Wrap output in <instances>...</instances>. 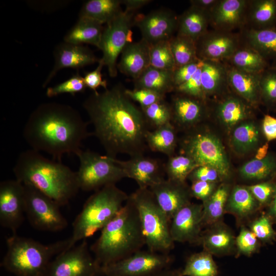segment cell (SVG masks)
<instances>
[{
	"label": "cell",
	"instance_id": "53",
	"mask_svg": "<svg viewBox=\"0 0 276 276\" xmlns=\"http://www.w3.org/2000/svg\"><path fill=\"white\" fill-rule=\"evenodd\" d=\"M190 192L192 197H194L202 201L208 200L218 187L217 182L195 181L192 182Z\"/></svg>",
	"mask_w": 276,
	"mask_h": 276
},
{
	"label": "cell",
	"instance_id": "6",
	"mask_svg": "<svg viewBox=\"0 0 276 276\" xmlns=\"http://www.w3.org/2000/svg\"><path fill=\"white\" fill-rule=\"evenodd\" d=\"M128 197L116 184L108 185L95 191L75 219L72 235L68 239V244L64 250L101 230L123 206Z\"/></svg>",
	"mask_w": 276,
	"mask_h": 276
},
{
	"label": "cell",
	"instance_id": "4",
	"mask_svg": "<svg viewBox=\"0 0 276 276\" xmlns=\"http://www.w3.org/2000/svg\"><path fill=\"white\" fill-rule=\"evenodd\" d=\"M101 231L90 250L101 267L126 258L146 245L139 215L129 196Z\"/></svg>",
	"mask_w": 276,
	"mask_h": 276
},
{
	"label": "cell",
	"instance_id": "15",
	"mask_svg": "<svg viewBox=\"0 0 276 276\" xmlns=\"http://www.w3.org/2000/svg\"><path fill=\"white\" fill-rule=\"evenodd\" d=\"M241 44L239 33L208 30L196 41L197 56L201 60L224 61L228 59Z\"/></svg>",
	"mask_w": 276,
	"mask_h": 276
},
{
	"label": "cell",
	"instance_id": "26",
	"mask_svg": "<svg viewBox=\"0 0 276 276\" xmlns=\"http://www.w3.org/2000/svg\"><path fill=\"white\" fill-rule=\"evenodd\" d=\"M251 106L236 94L226 95L216 104L215 112L220 122L230 129L248 119Z\"/></svg>",
	"mask_w": 276,
	"mask_h": 276
},
{
	"label": "cell",
	"instance_id": "37",
	"mask_svg": "<svg viewBox=\"0 0 276 276\" xmlns=\"http://www.w3.org/2000/svg\"><path fill=\"white\" fill-rule=\"evenodd\" d=\"M176 129L171 123L148 130L146 135L147 146L151 151L162 153L168 157L173 155L177 143Z\"/></svg>",
	"mask_w": 276,
	"mask_h": 276
},
{
	"label": "cell",
	"instance_id": "18",
	"mask_svg": "<svg viewBox=\"0 0 276 276\" xmlns=\"http://www.w3.org/2000/svg\"><path fill=\"white\" fill-rule=\"evenodd\" d=\"M149 189L170 221L180 209L191 202L190 188L186 182L167 178Z\"/></svg>",
	"mask_w": 276,
	"mask_h": 276
},
{
	"label": "cell",
	"instance_id": "62",
	"mask_svg": "<svg viewBox=\"0 0 276 276\" xmlns=\"http://www.w3.org/2000/svg\"><path fill=\"white\" fill-rule=\"evenodd\" d=\"M272 66H274L276 67V61L272 63V64L271 65Z\"/></svg>",
	"mask_w": 276,
	"mask_h": 276
},
{
	"label": "cell",
	"instance_id": "41",
	"mask_svg": "<svg viewBox=\"0 0 276 276\" xmlns=\"http://www.w3.org/2000/svg\"><path fill=\"white\" fill-rule=\"evenodd\" d=\"M169 43L176 67L199 59L196 41L193 39L177 34L169 40Z\"/></svg>",
	"mask_w": 276,
	"mask_h": 276
},
{
	"label": "cell",
	"instance_id": "49",
	"mask_svg": "<svg viewBox=\"0 0 276 276\" xmlns=\"http://www.w3.org/2000/svg\"><path fill=\"white\" fill-rule=\"evenodd\" d=\"M125 93L133 101L140 105L141 107L148 106L158 101L165 99L166 96L145 88L126 89Z\"/></svg>",
	"mask_w": 276,
	"mask_h": 276
},
{
	"label": "cell",
	"instance_id": "1",
	"mask_svg": "<svg viewBox=\"0 0 276 276\" xmlns=\"http://www.w3.org/2000/svg\"><path fill=\"white\" fill-rule=\"evenodd\" d=\"M83 106L93 125V135L107 155L116 158L120 154L130 157L144 155L149 125L141 107L127 96L121 84L94 92Z\"/></svg>",
	"mask_w": 276,
	"mask_h": 276
},
{
	"label": "cell",
	"instance_id": "3",
	"mask_svg": "<svg viewBox=\"0 0 276 276\" xmlns=\"http://www.w3.org/2000/svg\"><path fill=\"white\" fill-rule=\"evenodd\" d=\"M13 171L16 179L36 188L61 206L80 190L76 172L32 149L19 154Z\"/></svg>",
	"mask_w": 276,
	"mask_h": 276
},
{
	"label": "cell",
	"instance_id": "38",
	"mask_svg": "<svg viewBox=\"0 0 276 276\" xmlns=\"http://www.w3.org/2000/svg\"><path fill=\"white\" fill-rule=\"evenodd\" d=\"M229 193V186L225 183L221 184L218 186L211 196L202 202L203 227H208L222 221Z\"/></svg>",
	"mask_w": 276,
	"mask_h": 276
},
{
	"label": "cell",
	"instance_id": "33",
	"mask_svg": "<svg viewBox=\"0 0 276 276\" xmlns=\"http://www.w3.org/2000/svg\"><path fill=\"white\" fill-rule=\"evenodd\" d=\"M104 29L103 25L85 17H79L75 25L66 34L64 42L83 45L89 44L99 48Z\"/></svg>",
	"mask_w": 276,
	"mask_h": 276
},
{
	"label": "cell",
	"instance_id": "2",
	"mask_svg": "<svg viewBox=\"0 0 276 276\" xmlns=\"http://www.w3.org/2000/svg\"><path fill=\"white\" fill-rule=\"evenodd\" d=\"M93 135L87 123L72 106L56 102L39 105L30 114L23 136L32 149L47 153L61 162L66 154L77 155L82 142Z\"/></svg>",
	"mask_w": 276,
	"mask_h": 276
},
{
	"label": "cell",
	"instance_id": "54",
	"mask_svg": "<svg viewBox=\"0 0 276 276\" xmlns=\"http://www.w3.org/2000/svg\"><path fill=\"white\" fill-rule=\"evenodd\" d=\"M104 66L103 62L99 59L97 67L93 71L86 73L84 78V81L86 87L97 92V89L102 87L105 89H107V83L105 80L102 78L101 71Z\"/></svg>",
	"mask_w": 276,
	"mask_h": 276
},
{
	"label": "cell",
	"instance_id": "10",
	"mask_svg": "<svg viewBox=\"0 0 276 276\" xmlns=\"http://www.w3.org/2000/svg\"><path fill=\"white\" fill-rule=\"evenodd\" d=\"M135 15V12L125 10L104 27L99 48L102 52L100 60L112 78L118 74V57L125 47L132 42L131 28Z\"/></svg>",
	"mask_w": 276,
	"mask_h": 276
},
{
	"label": "cell",
	"instance_id": "48",
	"mask_svg": "<svg viewBox=\"0 0 276 276\" xmlns=\"http://www.w3.org/2000/svg\"><path fill=\"white\" fill-rule=\"evenodd\" d=\"M272 222L267 214H262L249 223L248 228L260 242L269 243L276 239Z\"/></svg>",
	"mask_w": 276,
	"mask_h": 276
},
{
	"label": "cell",
	"instance_id": "30",
	"mask_svg": "<svg viewBox=\"0 0 276 276\" xmlns=\"http://www.w3.org/2000/svg\"><path fill=\"white\" fill-rule=\"evenodd\" d=\"M244 28L256 30L276 28V0H249Z\"/></svg>",
	"mask_w": 276,
	"mask_h": 276
},
{
	"label": "cell",
	"instance_id": "56",
	"mask_svg": "<svg viewBox=\"0 0 276 276\" xmlns=\"http://www.w3.org/2000/svg\"><path fill=\"white\" fill-rule=\"evenodd\" d=\"M262 131L267 141L276 139V118L269 114L264 116L262 123Z\"/></svg>",
	"mask_w": 276,
	"mask_h": 276
},
{
	"label": "cell",
	"instance_id": "14",
	"mask_svg": "<svg viewBox=\"0 0 276 276\" xmlns=\"http://www.w3.org/2000/svg\"><path fill=\"white\" fill-rule=\"evenodd\" d=\"M25 190L22 183L15 179L0 183V224L16 234L24 220Z\"/></svg>",
	"mask_w": 276,
	"mask_h": 276
},
{
	"label": "cell",
	"instance_id": "19",
	"mask_svg": "<svg viewBox=\"0 0 276 276\" xmlns=\"http://www.w3.org/2000/svg\"><path fill=\"white\" fill-rule=\"evenodd\" d=\"M249 0H219L210 12V26L213 29L233 32L246 24Z\"/></svg>",
	"mask_w": 276,
	"mask_h": 276
},
{
	"label": "cell",
	"instance_id": "50",
	"mask_svg": "<svg viewBox=\"0 0 276 276\" xmlns=\"http://www.w3.org/2000/svg\"><path fill=\"white\" fill-rule=\"evenodd\" d=\"M261 206L269 205L276 195V183L266 181L247 186Z\"/></svg>",
	"mask_w": 276,
	"mask_h": 276
},
{
	"label": "cell",
	"instance_id": "11",
	"mask_svg": "<svg viewBox=\"0 0 276 276\" xmlns=\"http://www.w3.org/2000/svg\"><path fill=\"white\" fill-rule=\"evenodd\" d=\"M24 185L25 215L30 224L42 231L55 232L64 229L68 222L61 213V206L36 188Z\"/></svg>",
	"mask_w": 276,
	"mask_h": 276
},
{
	"label": "cell",
	"instance_id": "32",
	"mask_svg": "<svg viewBox=\"0 0 276 276\" xmlns=\"http://www.w3.org/2000/svg\"><path fill=\"white\" fill-rule=\"evenodd\" d=\"M133 81L134 88L148 89L166 96L175 89L173 71L152 66H149Z\"/></svg>",
	"mask_w": 276,
	"mask_h": 276
},
{
	"label": "cell",
	"instance_id": "46",
	"mask_svg": "<svg viewBox=\"0 0 276 276\" xmlns=\"http://www.w3.org/2000/svg\"><path fill=\"white\" fill-rule=\"evenodd\" d=\"M86 88L83 77L77 73L64 82L48 88L46 95L49 98L63 94L74 96L83 93Z\"/></svg>",
	"mask_w": 276,
	"mask_h": 276
},
{
	"label": "cell",
	"instance_id": "12",
	"mask_svg": "<svg viewBox=\"0 0 276 276\" xmlns=\"http://www.w3.org/2000/svg\"><path fill=\"white\" fill-rule=\"evenodd\" d=\"M169 254L140 250L131 256L101 267L104 276H146L170 267Z\"/></svg>",
	"mask_w": 276,
	"mask_h": 276
},
{
	"label": "cell",
	"instance_id": "24",
	"mask_svg": "<svg viewBox=\"0 0 276 276\" xmlns=\"http://www.w3.org/2000/svg\"><path fill=\"white\" fill-rule=\"evenodd\" d=\"M235 241L232 230L221 221L202 232L199 244L212 255L224 256L236 253Z\"/></svg>",
	"mask_w": 276,
	"mask_h": 276
},
{
	"label": "cell",
	"instance_id": "43",
	"mask_svg": "<svg viewBox=\"0 0 276 276\" xmlns=\"http://www.w3.org/2000/svg\"><path fill=\"white\" fill-rule=\"evenodd\" d=\"M141 108L149 126L153 129L172 122L171 105L165 99Z\"/></svg>",
	"mask_w": 276,
	"mask_h": 276
},
{
	"label": "cell",
	"instance_id": "39",
	"mask_svg": "<svg viewBox=\"0 0 276 276\" xmlns=\"http://www.w3.org/2000/svg\"><path fill=\"white\" fill-rule=\"evenodd\" d=\"M218 269L210 252L203 250L191 255L181 269V276H217Z\"/></svg>",
	"mask_w": 276,
	"mask_h": 276
},
{
	"label": "cell",
	"instance_id": "42",
	"mask_svg": "<svg viewBox=\"0 0 276 276\" xmlns=\"http://www.w3.org/2000/svg\"><path fill=\"white\" fill-rule=\"evenodd\" d=\"M198 166L190 157L182 154L169 157L164 170L168 179L186 182L190 173Z\"/></svg>",
	"mask_w": 276,
	"mask_h": 276
},
{
	"label": "cell",
	"instance_id": "5",
	"mask_svg": "<svg viewBox=\"0 0 276 276\" xmlns=\"http://www.w3.org/2000/svg\"><path fill=\"white\" fill-rule=\"evenodd\" d=\"M1 265L17 276H47L53 257L65 250L68 239L44 244L17 234L7 239Z\"/></svg>",
	"mask_w": 276,
	"mask_h": 276
},
{
	"label": "cell",
	"instance_id": "16",
	"mask_svg": "<svg viewBox=\"0 0 276 276\" xmlns=\"http://www.w3.org/2000/svg\"><path fill=\"white\" fill-rule=\"evenodd\" d=\"M178 17L170 10L160 9L147 14H137L134 26L139 29L142 38L153 44L170 40L177 31Z\"/></svg>",
	"mask_w": 276,
	"mask_h": 276
},
{
	"label": "cell",
	"instance_id": "22",
	"mask_svg": "<svg viewBox=\"0 0 276 276\" xmlns=\"http://www.w3.org/2000/svg\"><path fill=\"white\" fill-rule=\"evenodd\" d=\"M127 178L134 180L139 188H150L164 179L158 160L140 155L127 160L117 159Z\"/></svg>",
	"mask_w": 276,
	"mask_h": 276
},
{
	"label": "cell",
	"instance_id": "44",
	"mask_svg": "<svg viewBox=\"0 0 276 276\" xmlns=\"http://www.w3.org/2000/svg\"><path fill=\"white\" fill-rule=\"evenodd\" d=\"M150 44V66L163 70L174 71L176 66L169 40Z\"/></svg>",
	"mask_w": 276,
	"mask_h": 276
},
{
	"label": "cell",
	"instance_id": "29",
	"mask_svg": "<svg viewBox=\"0 0 276 276\" xmlns=\"http://www.w3.org/2000/svg\"><path fill=\"white\" fill-rule=\"evenodd\" d=\"M261 207L247 186L238 185L230 192L225 212L241 222L248 219Z\"/></svg>",
	"mask_w": 276,
	"mask_h": 276
},
{
	"label": "cell",
	"instance_id": "40",
	"mask_svg": "<svg viewBox=\"0 0 276 276\" xmlns=\"http://www.w3.org/2000/svg\"><path fill=\"white\" fill-rule=\"evenodd\" d=\"M239 172L246 180L267 179L276 173V158L269 154L262 159H252L242 165Z\"/></svg>",
	"mask_w": 276,
	"mask_h": 276
},
{
	"label": "cell",
	"instance_id": "17",
	"mask_svg": "<svg viewBox=\"0 0 276 276\" xmlns=\"http://www.w3.org/2000/svg\"><path fill=\"white\" fill-rule=\"evenodd\" d=\"M202 204L190 202L180 209L170 221L173 241L199 244L202 232Z\"/></svg>",
	"mask_w": 276,
	"mask_h": 276
},
{
	"label": "cell",
	"instance_id": "45",
	"mask_svg": "<svg viewBox=\"0 0 276 276\" xmlns=\"http://www.w3.org/2000/svg\"><path fill=\"white\" fill-rule=\"evenodd\" d=\"M260 86L261 102L269 107L276 105V67L270 65L261 73Z\"/></svg>",
	"mask_w": 276,
	"mask_h": 276
},
{
	"label": "cell",
	"instance_id": "47",
	"mask_svg": "<svg viewBox=\"0 0 276 276\" xmlns=\"http://www.w3.org/2000/svg\"><path fill=\"white\" fill-rule=\"evenodd\" d=\"M236 255L250 257L258 252L260 246V241L256 235L244 226H242L240 231L236 237Z\"/></svg>",
	"mask_w": 276,
	"mask_h": 276
},
{
	"label": "cell",
	"instance_id": "51",
	"mask_svg": "<svg viewBox=\"0 0 276 276\" xmlns=\"http://www.w3.org/2000/svg\"><path fill=\"white\" fill-rule=\"evenodd\" d=\"M202 66L197 70L196 72L188 81L176 87L175 91L193 97L206 100V99L203 91L201 81Z\"/></svg>",
	"mask_w": 276,
	"mask_h": 276
},
{
	"label": "cell",
	"instance_id": "34",
	"mask_svg": "<svg viewBox=\"0 0 276 276\" xmlns=\"http://www.w3.org/2000/svg\"><path fill=\"white\" fill-rule=\"evenodd\" d=\"M224 61L230 66L251 73H261L270 66L269 62L257 51L242 43Z\"/></svg>",
	"mask_w": 276,
	"mask_h": 276
},
{
	"label": "cell",
	"instance_id": "20",
	"mask_svg": "<svg viewBox=\"0 0 276 276\" xmlns=\"http://www.w3.org/2000/svg\"><path fill=\"white\" fill-rule=\"evenodd\" d=\"M54 57V65L43 84V87H45L56 73L61 69H80L98 62L100 59L96 57L89 48L83 45L66 42L60 43L56 47Z\"/></svg>",
	"mask_w": 276,
	"mask_h": 276
},
{
	"label": "cell",
	"instance_id": "7",
	"mask_svg": "<svg viewBox=\"0 0 276 276\" xmlns=\"http://www.w3.org/2000/svg\"><path fill=\"white\" fill-rule=\"evenodd\" d=\"M138 212L148 249L169 254L174 248L170 221L149 188H138L129 195Z\"/></svg>",
	"mask_w": 276,
	"mask_h": 276
},
{
	"label": "cell",
	"instance_id": "9",
	"mask_svg": "<svg viewBox=\"0 0 276 276\" xmlns=\"http://www.w3.org/2000/svg\"><path fill=\"white\" fill-rule=\"evenodd\" d=\"M197 129L190 132L182 141V154L199 166L215 169L222 180L227 178L230 174V164L222 142L211 133Z\"/></svg>",
	"mask_w": 276,
	"mask_h": 276
},
{
	"label": "cell",
	"instance_id": "28",
	"mask_svg": "<svg viewBox=\"0 0 276 276\" xmlns=\"http://www.w3.org/2000/svg\"><path fill=\"white\" fill-rule=\"evenodd\" d=\"M239 33L242 44L255 50L268 62L276 61V28L261 30L244 28Z\"/></svg>",
	"mask_w": 276,
	"mask_h": 276
},
{
	"label": "cell",
	"instance_id": "21",
	"mask_svg": "<svg viewBox=\"0 0 276 276\" xmlns=\"http://www.w3.org/2000/svg\"><path fill=\"white\" fill-rule=\"evenodd\" d=\"M170 104L172 124L182 128H193L204 118L206 108L204 100L177 92Z\"/></svg>",
	"mask_w": 276,
	"mask_h": 276
},
{
	"label": "cell",
	"instance_id": "59",
	"mask_svg": "<svg viewBox=\"0 0 276 276\" xmlns=\"http://www.w3.org/2000/svg\"><path fill=\"white\" fill-rule=\"evenodd\" d=\"M181 269H171L170 267L159 272L146 276H181Z\"/></svg>",
	"mask_w": 276,
	"mask_h": 276
},
{
	"label": "cell",
	"instance_id": "8",
	"mask_svg": "<svg viewBox=\"0 0 276 276\" xmlns=\"http://www.w3.org/2000/svg\"><path fill=\"white\" fill-rule=\"evenodd\" d=\"M76 155L79 160L77 179L79 189L83 191H96L127 178L117 158L102 155L88 149L81 150Z\"/></svg>",
	"mask_w": 276,
	"mask_h": 276
},
{
	"label": "cell",
	"instance_id": "23",
	"mask_svg": "<svg viewBox=\"0 0 276 276\" xmlns=\"http://www.w3.org/2000/svg\"><path fill=\"white\" fill-rule=\"evenodd\" d=\"M150 45L143 38L128 43L121 54L118 70L133 80L137 78L150 66Z\"/></svg>",
	"mask_w": 276,
	"mask_h": 276
},
{
	"label": "cell",
	"instance_id": "35",
	"mask_svg": "<svg viewBox=\"0 0 276 276\" xmlns=\"http://www.w3.org/2000/svg\"><path fill=\"white\" fill-rule=\"evenodd\" d=\"M121 4V0H89L82 6L79 17L106 24L123 11Z\"/></svg>",
	"mask_w": 276,
	"mask_h": 276
},
{
	"label": "cell",
	"instance_id": "36",
	"mask_svg": "<svg viewBox=\"0 0 276 276\" xmlns=\"http://www.w3.org/2000/svg\"><path fill=\"white\" fill-rule=\"evenodd\" d=\"M260 141L259 129L255 122L245 120L236 126L232 132L231 143L238 154L247 153L256 148Z\"/></svg>",
	"mask_w": 276,
	"mask_h": 276
},
{
	"label": "cell",
	"instance_id": "55",
	"mask_svg": "<svg viewBox=\"0 0 276 276\" xmlns=\"http://www.w3.org/2000/svg\"><path fill=\"white\" fill-rule=\"evenodd\" d=\"M188 178L192 182L204 181L217 183L219 181L222 180L219 173L215 169L205 166L196 167Z\"/></svg>",
	"mask_w": 276,
	"mask_h": 276
},
{
	"label": "cell",
	"instance_id": "27",
	"mask_svg": "<svg viewBox=\"0 0 276 276\" xmlns=\"http://www.w3.org/2000/svg\"><path fill=\"white\" fill-rule=\"evenodd\" d=\"M202 61L201 81L206 99L225 93L229 88L227 63L222 61Z\"/></svg>",
	"mask_w": 276,
	"mask_h": 276
},
{
	"label": "cell",
	"instance_id": "25",
	"mask_svg": "<svg viewBox=\"0 0 276 276\" xmlns=\"http://www.w3.org/2000/svg\"><path fill=\"white\" fill-rule=\"evenodd\" d=\"M227 65L229 88L252 106L257 105L261 102L260 80L262 73H248Z\"/></svg>",
	"mask_w": 276,
	"mask_h": 276
},
{
	"label": "cell",
	"instance_id": "60",
	"mask_svg": "<svg viewBox=\"0 0 276 276\" xmlns=\"http://www.w3.org/2000/svg\"><path fill=\"white\" fill-rule=\"evenodd\" d=\"M267 214L272 221L276 222V195L269 203Z\"/></svg>",
	"mask_w": 276,
	"mask_h": 276
},
{
	"label": "cell",
	"instance_id": "13",
	"mask_svg": "<svg viewBox=\"0 0 276 276\" xmlns=\"http://www.w3.org/2000/svg\"><path fill=\"white\" fill-rule=\"evenodd\" d=\"M90 250L83 240L80 244L62 251L51 261L47 276L102 275L101 266Z\"/></svg>",
	"mask_w": 276,
	"mask_h": 276
},
{
	"label": "cell",
	"instance_id": "57",
	"mask_svg": "<svg viewBox=\"0 0 276 276\" xmlns=\"http://www.w3.org/2000/svg\"><path fill=\"white\" fill-rule=\"evenodd\" d=\"M151 2L150 0H123L122 4L125 5L126 11L135 12Z\"/></svg>",
	"mask_w": 276,
	"mask_h": 276
},
{
	"label": "cell",
	"instance_id": "58",
	"mask_svg": "<svg viewBox=\"0 0 276 276\" xmlns=\"http://www.w3.org/2000/svg\"><path fill=\"white\" fill-rule=\"evenodd\" d=\"M219 0H191V6L200 8L204 11L210 12L218 3Z\"/></svg>",
	"mask_w": 276,
	"mask_h": 276
},
{
	"label": "cell",
	"instance_id": "31",
	"mask_svg": "<svg viewBox=\"0 0 276 276\" xmlns=\"http://www.w3.org/2000/svg\"><path fill=\"white\" fill-rule=\"evenodd\" d=\"M210 13L191 6L178 17L177 34L196 40L208 30Z\"/></svg>",
	"mask_w": 276,
	"mask_h": 276
},
{
	"label": "cell",
	"instance_id": "61",
	"mask_svg": "<svg viewBox=\"0 0 276 276\" xmlns=\"http://www.w3.org/2000/svg\"><path fill=\"white\" fill-rule=\"evenodd\" d=\"M268 143L264 144L262 147H260L257 151L255 155V158L257 159H262L264 158L267 155V151L268 149Z\"/></svg>",
	"mask_w": 276,
	"mask_h": 276
},
{
	"label": "cell",
	"instance_id": "52",
	"mask_svg": "<svg viewBox=\"0 0 276 276\" xmlns=\"http://www.w3.org/2000/svg\"><path fill=\"white\" fill-rule=\"evenodd\" d=\"M202 64L203 61L199 59L191 63L176 67L173 71L175 88L188 81Z\"/></svg>",
	"mask_w": 276,
	"mask_h": 276
}]
</instances>
